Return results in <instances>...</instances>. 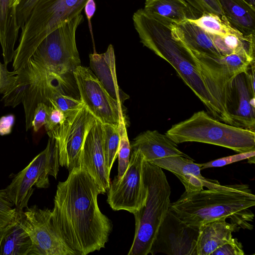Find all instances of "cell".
I'll list each match as a JSON object with an SVG mask.
<instances>
[{"instance_id":"cell-1","label":"cell","mask_w":255,"mask_h":255,"mask_svg":"<svg viewBox=\"0 0 255 255\" xmlns=\"http://www.w3.org/2000/svg\"><path fill=\"white\" fill-rule=\"evenodd\" d=\"M59 182L52 210L54 223L76 255L105 247L112 231L111 220L99 209L98 196L106 192L82 166Z\"/></svg>"},{"instance_id":"cell-2","label":"cell","mask_w":255,"mask_h":255,"mask_svg":"<svg viewBox=\"0 0 255 255\" xmlns=\"http://www.w3.org/2000/svg\"><path fill=\"white\" fill-rule=\"evenodd\" d=\"M255 196L248 184L226 185L220 189L185 191L169 208L187 225L199 228L216 220L230 219L240 228L252 230Z\"/></svg>"},{"instance_id":"cell-3","label":"cell","mask_w":255,"mask_h":255,"mask_svg":"<svg viewBox=\"0 0 255 255\" xmlns=\"http://www.w3.org/2000/svg\"><path fill=\"white\" fill-rule=\"evenodd\" d=\"M133 25L140 42L166 60L204 104L212 116L223 118L208 93L192 55L171 36V22L155 17L140 8L132 16Z\"/></svg>"},{"instance_id":"cell-4","label":"cell","mask_w":255,"mask_h":255,"mask_svg":"<svg viewBox=\"0 0 255 255\" xmlns=\"http://www.w3.org/2000/svg\"><path fill=\"white\" fill-rule=\"evenodd\" d=\"M142 176L147 198L143 206L133 214L135 234L128 255L150 254L170 204L171 188L162 169L143 159Z\"/></svg>"},{"instance_id":"cell-5","label":"cell","mask_w":255,"mask_h":255,"mask_svg":"<svg viewBox=\"0 0 255 255\" xmlns=\"http://www.w3.org/2000/svg\"><path fill=\"white\" fill-rule=\"evenodd\" d=\"M176 144L198 142L218 145L237 153L255 150V131L232 126L204 111L173 125L165 133Z\"/></svg>"},{"instance_id":"cell-6","label":"cell","mask_w":255,"mask_h":255,"mask_svg":"<svg viewBox=\"0 0 255 255\" xmlns=\"http://www.w3.org/2000/svg\"><path fill=\"white\" fill-rule=\"evenodd\" d=\"M88 0H39L21 28L13 59L19 69L28 61L42 40L65 22L81 13Z\"/></svg>"},{"instance_id":"cell-7","label":"cell","mask_w":255,"mask_h":255,"mask_svg":"<svg viewBox=\"0 0 255 255\" xmlns=\"http://www.w3.org/2000/svg\"><path fill=\"white\" fill-rule=\"evenodd\" d=\"M83 21L81 13L53 30L39 44L23 66L64 78L73 75L75 69L81 65L76 32Z\"/></svg>"},{"instance_id":"cell-8","label":"cell","mask_w":255,"mask_h":255,"mask_svg":"<svg viewBox=\"0 0 255 255\" xmlns=\"http://www.w3.org/2000/svg\"><path fill=\"white\" fill-rule=\"evenodd\" d=\"M187 50L196 62L203 83L222 115L223 122L231 125L225 110L230 86L237 75L247 70L255 57L233 53L215 58Z\"/></svg>"},{"instance_id":"cell-9","label":"cell","mask_w":255,"mask_h":255,"mask_svg":"<svg viewBox=\"0 0 255 255\" xmlns=\"http://www.w3.org/2000/svg\"><path fill=\"white\" fill-rule=\"evenodd\" d=\"M59 150L55 139L49 138L46 148L12 178L5 188L7 196L17 211L28 207L35 186L47 188L49 176L57 178L59 168Z\"/></svg>"},{"instance_id":"cell-10","label":"cell","mask_w":255,"mask_h":255,"mask_svg":"<svg viewBox=\"0 0 255 255\" xmlns=\"http://www.w3.org/2000/svg\"><path fill=\"white\" fill-rule=\"evenodd\" d=\"M19 212L20 224L32 242L30 255H76L58 231L52 210L34 205Z\"/></svg>"},{"instance_id":"cell-11","label":"cell","mask_w":255,"mask_h":255,"mask_svg":"<svg viewBox=\"0 0 255 255\" xmlns=\"http://www.w3.org/2000/svg\"><path fill=\"white\" fill-rule=\"evenodd\" d=\"M144 157L138 149H131L128 168L122 177H115L108 190L107 201L115 211L134 214L145 204L147 188L142 176Z\"/></svg>"},{"instance_id":"cell-12","label":"cell","mask_w":255,"mask_h":255,"mask_svg":"<svg viewBox=\"0 0 255 255\" xmlns=\"http://www.w3.org/2000/svg\"><path fill=\"white\" fill-rule=\"evenodd\" d=\"M80 100L89 111L102 124L118 125L125 118L122 105L108 93L88 68L78 66L73 72Z\"/></svg>"},{"instance_id":"cell-13","label":"cell","mask_w":255,"mask_h":255,"mask_svg":"<svg viewBox=\"0 0 255 255\" xmlns=\"http://www.w3.org/2000/svg\"><path fill=\"white\" fill-rule=\"evenodd\" d=\"M255 61L237 75L230 86L225 110L231 125L255 131Z\"/></svg>"},{"instance_id":"cell-14","label":"cell","mask_w":255,"mask_h":255,"mask_svg":"<svg viewBox=\"0 0 255 255\" xmlns=\"http://www.w3.org/2000/svg\"><path fill=\"white\" fill-rule=\"evenodd\" d=\"M198 227L187 225L169 208L153 243L150 254L197 255Z\"/></svg>"},{"instance_id":"cell-15","label":"cell","mask_w":255,"mask_h":255,"mask_svg":"<svg viewBox=\"0 0 255 255\" xmlns=\"http://www.w3.org/2000/svg\"><path fill=\"white\" fill-rule=\"evenodd\" d=\"M96 119L85 105L66 118L60 134L55 140L59 150V164L69 171L80 166L83 145Z\"/></svg>"},{"instance_id":"cell-16","label":"cell","mask_w":255,"mask_h":255,"mask_svg":"<svg viewBox=\"0 0 255 255\" xmlns=\"http://www.w3.org/2000/svg\"><path fill=\"white\" fill-rule=\"evenodd\" d=\"M103 131V124L96 119L84 140L80 158V165L107 192L111 181L105 162Z\"/></svg>"},{"instance_id":"cell-17","label":"cell","mask_w":255,"mask_h":255,"mask_svg":"<svg viewBox=\"0 0 255 255\" xmlns=\"http://www.w3.org/2000/svg\"><path fill=\"white\" fill-rule=\"evenodd\" d=\"M162 169L171 172L180 180L187 192L208 189L225 187L217 180L205 178L201 174V163H196L191 158L179 155L170 156L151 162Z\"/></svg>"},{"instance_id":"cell-18","label":"cell","mask_w":255,"mask_h":255,"mask_svg":"<svg viewBox=\"0 0 255 255\" xmlns=\"http://www.w3.org/2000/svg\"><path fill=\"white\" fill-rule=\"evenodd\" d=\"M171 33L174 40L191 52L215 58L222 57L209 33L191 20L172 22Z\"/></svg>"},{"instance_id":"cell-19","label":"cell","mask_w":255,"mask_h":255,"mask_svg":"<svg viewBox=\"0 0 255 255\" xmlns=\"http://www.w3.org/2000/svg\"><path fill=\"white\" fill-rule=\"evenodd\" d=\"M176 143L166 134L147 130L137 135L130 144L131 149H138L147 162L161 158L179 155L191 158L178 148Z\"/></svg>"},{"instance_id":"cell-20","label":"cell","mask_w":255,"mask_h":255,"mask_svg":"<svg viewBox=\"0 0 255 255\" xmlns=\"http://www.w3.org/2000/svg\"><path fill=\"white\" fill-rule=\"evenodd\" d=\"M90 65L95 76L110 95L123 106V103L128 97L122 92L117 83L114 49L109 45L107 51L102 54L93 53L89 55Z\"/></svg>"},{"instance_id":"cell-21","label":"cell","mask_w":255,"mask_h":255,"mask_svg":"<svg viewBox=\"0 0 255 255\" xmlns=\"http://www.w3.org/2000/svg\"><path fill=\"white\" fill-rule=\"evenodd\" d=\"M199 229L197 255H211L229 242L233 238L232 233L240 228L235 224L228 223L225 219H220L203 224Z\"/></svg>"},{"instance_id":"cell-22","label":"cell","mask_w":255,"mask_h":255,"mask_svg":"<svg viewBox=\"0 0 255 255\" xmlns=\"http://www.w3.org/2000/svg\"><path fill=\"white\" fill-rule=\"evenodd\" d=\"M143 10L152 16L178 23L202 15L185 0H146Z\"/></svg>"},{"instance_id":"cell-23","label":"cell","mask_w":255,"mask_h":255,"mask_svg":"<svg viewBox=\"0 0 255 255\" xmlns=\"http://www.w3.org/2000/svg\"><path fill=\"white\" fill-rule=\"evenodd\" d=\"M10 1L0 0V44L4 63L6 64L13 61L20 29L15 10L10 6Z\"/></svg>"},{"instance_id":"cell-24","label":"cell","mask_w":255,"mask_h":255,"mask_svg":"<svg viewBox=\"0 0 255 255\" xmlns=\"http://www.w3.org/2000/svg\"><path fill=\"white\" fill-rule=\"evenodd\" d=\"M32 247L30 238L20 224L17 211L15 219L3 227L0 255H30Z\"/></svg>"},{"instance_id":"cell-25","label":"cell","mask_w":255,"mask_h":255,"mask_svg":"<svg viewBox=\"0 0 255 255\" xmlns=\"http://www.w3.org/2000/svg\"><path fill=\"white\" fill-rule=\"evenodd\" d=\"M224 15L244 35L255 34V8L244 0H219Z\"/></svg>"},{"instance_id":"cell-26","label":"cell","mask_w":255,"mask_h":255,"mask_svg":"<svg viewBox=\"0 0 255 255\" xmlns=\"http://www.w3.org/2000/svg\"><path fill=\"white\" fill-rule=\"evenodd\" d=\"M209 34L222 57L233 53H243L255 57V34L240 36Z\"/></svg>"},{"instance_id":"cell-27","label":"cell","mask_w":255,"mask_h":255,"mask_svg":"<svg viewBox=\"0 0 255 255\" xmlns=\"http://www.w3.org/2000/svg\"><path fill=\"white\" fill-rule=\"evenodd\" d=\"M17 78L14 84L2 95L1 101L5 106L15 107L27 97L34 80V76L28 70L22 68L16 71Z\"/></svg>"},{"instance_id":"cell-28","label":"cell","mask_w":255,"mask_h":255,"mask_svg":"<svg viewBox=\"0 0 255 255\" xmlns=\"http://www.w3.org/2000/svg\"><path fill=\"white\" fill-rule=\"evenodd\" d=\"M206 31L219 35H244L234 28L224 15L213 13H203L199 18L191 20Z\"/></svg>"},{"instance_id":"cell-29","label":"cell","mask_w":255,"mask_h":255,"mask_svg":"<svg viewBox=\"0 0 255 255\" xmlns=\"http://www.w3.org/2000/svg\"><path fill=\"white\" fill-rule=\"evenodd\" d=\"M43 98V102L61 111L66 118L76 113L84 105L81 100L51 90L45 92Z\"/></svg>"},{"instance_id":"cell-30","label":"cell","mask_w":255,"mask_h":255,"mask_svg":"<svg viewBox=\"0 0 255 255\" xmlns=\"http://www.w3.org/2000/svg\"><path fill=\"white\" fill-rule=\"evenodd\" d=\"M103 144L106 167L110 175L117 157L120 142L118 125L103 124Z\"/></svg>"},{"instance_id":"cell-31","label":"cell","mask_w":255,"mask_h":255,"mask_svg":"<svg viewBox=\"0 0 255 255\" xmlns=\"http://www.w3.org/2000/svg\"><path fill=\"white\" fill-rule=\"evenodd\" d=\"M120 142L118 152V173L116 176L118 178L123 176L126 171L129 161L131 147L129 141L125 118H121L118 124Z\"/></svg>"},{"instance_id":"cell-32","label":"cell","mask_w":255,"mask_h":255,"mask_svg":"<svg viewBox=\"0 0 255 255\" xmlns=\"http://www.w3.org/2000/svg\"><path fill=\"white\" fill-rule=\"evenodd\" d=\"M65 120L66 117L63 113L51 106L48 119L44 125L49 138L56 139L59 137Z\"/></svg>"},{"instance_id":"cell-33","label":"cell","mask_w":255,"mask_h":255,"mask_svg":"<svg viewBox=\"0 0 255 255\" xmlns=\"http://www.w3.org/2000/svg\"><path fill=\"white\" fill-rule=\"evenodd\" d=\"M16 214V209L9 199L5 189L0 190V222L5 226L15 219Z\"/></svg>"},{"instance_id":"cell-34","label":"cell","mask_w":255,"mask_h":255,"mask_svg":"<svg viewBox=\"0 0 255 255\" xmlns=\"http://www.w3.org/2000/svg\"><path fill=\"white\" fill-rule=\"evenodd\" d=\"M254 156H255V150L238 153L237 154L220 158L205 163H201V170L208 168L224 166L236 162L248 159Z\"/></svg>"},{"instance_id":"cell-35","label":"cell","mask_w":255,"mask_h":255,"mask_svg":"<svg viewBox=\"0 0 255 255\" xmlns=\"http://www.w3.org/2000/svg\"><path fill=\"white\" fill-rule=\"evenodd\" d=\"M190 5L202 14L205 13H213L224 15L219 0H185Z\"/></svg>"},{"instance_id":"cell-36","label":"cell","mask_w":255,"mask_h":255,"mask_svg":"<svg viewBox=\"0 0 255 255\" xmlns=\"http://www.w3.org/2000/svg\"><path fill=\"white\" fill-rule=\"evenodd\" d=\"M51 106L44 102L37 104L33 113L31 122V128L35 132H37L44 126L48 119Z\"/></svg>"},{"instance_id":"cell-37","label":"cell","mask_w":255,"mask_h":255,"mask_svg":"<svg viewBox=\"0 0 255 255\" xmlns=\"http://www.w3.org/2000/svg\"><path fill=\"white\" fill-rule=\"evenodd\" d=\"M39 0H20L15 7L16 20L21 28Z\"/></svg>"},{"instance_id":"cell-38","label":"cell","mask_w":255,"mask_h":255,"mask_svg":"<svg viewBox=\"0 0 255 255\" xmlns=\"http://www.w3.org/2000/svg\"><path fill=\"white\" fill-rule=\"evenodd\" d=\"M242 243L237 238H232L229 242L214 251L211 255H244Z\"/></svg>"},{"instance_id":"cell-39","label":"cell","mask_w":255,"mask_h":255,"mask_svg":"<svg viewBox=\"0 0 255 255\" xmlns=\"http://www.w3.org/2000/svg\"><path fill=\"white\" fill-rule=\"evenodd\" d=\"M17 75L16 71H9L7 64L0 61V94L3 95L15 81Z\"/></svg>"},{"instance_id":"cell-40","label":"cell","mask_w":255,"mask_h":255,"mask_svg":"<svg viewBox=\"0 0 255 255\" xmlns=\"http://www.w3.org/2000/svg\"><path fill=\"white\" fill-rule=\"evenodd\" d=\"M15 122V117L12 114L2 116L0 118V135L1 136L10 133Z\"/></svg>"},{"instance_id":"cell-41","label":"cell","mask_w":255,"mask_h":255,"mask_svg":"<svg viewBox=\"0 0 255 255\" xmlns=\"http://www.w3.org/2000/svg\"><path fill=\"white\" fill-rule=\"evenodd\" d=\"M85 11L87 17L90 22V20L96 10V3L94 0H88L85 7Z\"/></svg>"},{"instance_id":"cell-42","label":"cell","mask_w":255,"mask_h":255,"mask_svg":"<svg viewBox=\"0 0 255 255\" xmlns=\"http://www.w3.org/2000/svg\"><path fill=\"white\" fill-rule=\"evenodd\" d=\"M20 0H11L10 6L13 10H15V7L18 4Z\"/></svg>"},{"instance_id":"cell-43","label":"cell","mask_w":255,"mask_h":255,"mask_svg":"<svg viewBox=\"0 0 255 255\" xmlns=\"http://www.w3.org/2000/svg\"><path fill=\"white\" fill-rule=\"evenodd\" d=\"M250 5L255 8V0H244Z\"/></svg>"},{"instance_id":"cell-44","label":"cell","mask_w":255,"mask_h":255,"mask_svg":"<svg viewBox=\"0 0 255 255\" xmlns=\"http://www.w3.org/2000/svg\"><path fill=\"white\" fill-rule=\"evenodd\" d=\"M255 156H252L251 157H250L248 159V162L249 163H250V164H254L255 161Z\"/></svg>"},{"instance_id":"cell-45","label":"cell","mask_w":255,"mask_h":255,"mask_svg":"<svg viewBox=\"0 0 255 255\" xmlns=\"http://www.w3.org/2000/svg\"><path fill=\"white\" fill-rule=\"evenodd\" d=\"M3 236V227L0 229V250Z\"/></svg>"},{"instance_id":"cell-46","label":"cell","mask_w":255,"mask_h":255,"mask_svg":"<svg viewBox=\"0 0 255 255\" xmlns=\"http://www.w3.org/2000/svg\"><path fill=\"white\" fill-rule=\"evenodd\" d=\"M3 227H4V226H3L1 224V223L0 222V229L1 228Z\"/></svg>"}]
</instances>
